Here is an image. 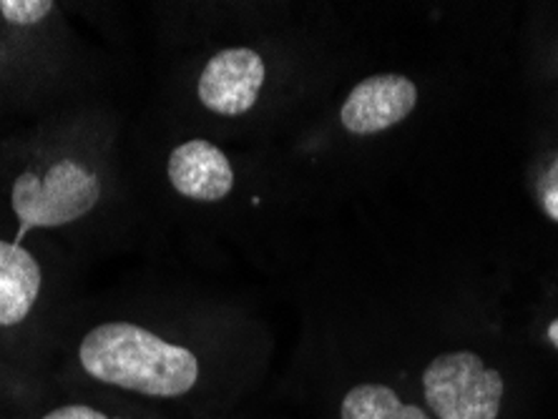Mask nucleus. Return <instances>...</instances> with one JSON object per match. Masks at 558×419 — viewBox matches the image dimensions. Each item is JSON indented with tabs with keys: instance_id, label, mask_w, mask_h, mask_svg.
Masks as SVG:
<instances>
[{
	"instance_id": "f257e3e1",
	"label": "nucleus",
	"mask_w": 558,
	"mask_h": 419,
	"mask_svg": "<svg viewBox=\"0 0 558 419\" xmlns=\"http://www.w3.org/2000/svg\"><path fill=\"white\" fill-rule=\"evenodd\" d=\"M78 361L92 380L144 397H182L199 382L192 352L129 322L98 324L88 332L78 344Z\"/></svg>"
},
{
	"instance_id": "f03ea898",
	"label": "nucleus",
	"mask_w": 558,
	"mask_h": 419,
	"mask_svg": "<svg viewBox=\"0 0 558 419\" xmlns=\"http://www.w3.org/2000/svg\"><path fill=\"white\" fill-rule=\"evenodd\" d=\"M101 199V181L92 169L73 159H61L46 174L26 171L13 184V211L23 232L65 226L92 211Z\"/></svg>"
},
{
	"instance_id": "7ed1b4c3",
	"label": "nucleus",
	"mask_w": 558,
	"mask_h": 419,
	"mask_svg": "<svg viewBox=\"0 0 558 419\" xmlns=\"http://www.w3.org/2000/svg\"><path fill=\"white\" fill-rule=\"evenodd\" d=\"M428 407L440 419H496L504 399V377L486 369L473 352H450L433 359L423 374Z\"/></svg>"
},
{
	"instance_id": "20e7f679",
	"label": "nucleus",
	"mask_w": 558,
	"mask_h": 419,
	"mask_svg": "<svg viewBox=\"0 0 558 419\" xmlns=\"http://www.w3.org/2000/svg\"><path fill=\"white\" fill-rule=\"evenodd\" d=\"M265 86V61L252 48H227L204 65L199 86V101L204 109L219 116H242L257 103Z\"/></svg>"
},
{
	"instance_id": "39448f33",
	"label": "nucleus",
	"mask_w": 558,
	"mask_h": 419,
	"mask_svg": "<svg viewBox=\"0 0 558 419\" xmlns=\"http://www.w3.org/2000/svg\"><path fill=\"white\" fill-rule=\"evenodd\" d=\"M417 103V88L410 78L398 73L371 76L350 90L342 103V126L355 136L380 134L398 126L413 113Z\"/></svg>"
},
{
	"instance_id": "423d86ee",
	"label": "nucleus",
	"mask_w": 558,
	"mask_h": 419,
	"mask_svg": "<svg viewBox=\"0 0 558 419\" xmlns=\"http://www.w3.org/2000/svg\"><path fill=\"white\" fill-rule=\"evenodd\" d=\"M167 171L171 186L194 201H221L234 188V171L225 151L202 138L171 151Z\"/></svg>"
},
{
	"instance_id": "0eeeda50",
	"label": "nucleus",
	"mask_w": 558,
	"mask_h": 419,
	"mask_svg": "<svg viewBox=\"0 0 558 419\" xmlns=\"http://www.w3.org/2000/svg\"><path fill=\"white\" fill-rule=\"evenodd\" d=\"M40 294V267L21 244L0 239V326L21 324Z\"/></svg>"
},
{
	"instance_id": "6e6552de",
	"label": "nucleus",
	"mask_w": 558,
	"mask_h": 419,
	"mask_svg": "<svg viewBox=\"0 0 558 419\" xmlns=\"http://www.w3.org/2000/svg\"><path fill=\"white\" fill-rule=\"evenodd\" d=\"M413 405H403L385 384H357L344 394L340 419H408Z\"/></svg>"
},
{
	"instance_id": "1a4fd4ad",
	"label": "nucleus",
	"mask_w": 558,
	"mask_h": 419,
	"mask_svg": "<svg viewBox=\"0 0 558 419\" xmlns=\"http://www.w3.org/2000/svg\"><path fill=\"white\" fill-rule=\"evenodd\" d=\"M53 11L51 0H0V13L13 26H38Z\"/></svg>"
},
{
	"instance_id": "9d476101",
	"label": "nucleus",
	"mask_w": 558,
	"mask_h": 419,
	"mask_svg": "<svg viewBox=\"0 0 558 419\" xmlns=\"http://www.w3.org/2000/svg\"><path fill=\"white\" fill-rule=\"evenodd\" d=\"M40 419H124V417H111L101 412V409L88 407V405H65V407L51 409V412L44 415Z\"/></svg>"
},
{
	"instance_id": "9b49d317",
	"label": "nucleus",
	"mask_w": 558,
	"mask_h": 419,
	"mask_svg": "<svg viewBox=\"0 0 558 419\" xmlns=\"http://www.w3.org/2000/svg\"><path fill=\"white\" fill-rule=\"evenodd\" d=\"M544 209H546L548 217L558 221V186L548 188V192L544 194Z\"/></svg>"
},
{
	"instance_id": "f8f14e48",
	"label": "nucleus",
	"mask_w": 558,
	"mask_h": 419,
	"mask_svg": "<svg viewBox=\"0 0 558 419\" xmlns=\"http://www.w3.org/2000/svg\"><path fill=\"white\" fill-rule=\"evenodd\" d=\"M548 342H551L554 347L558 349V319H554L551 326H548Z\"/></svg>"
}]
</instances>
